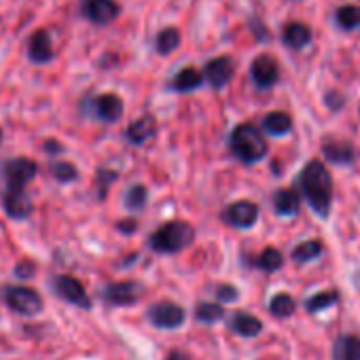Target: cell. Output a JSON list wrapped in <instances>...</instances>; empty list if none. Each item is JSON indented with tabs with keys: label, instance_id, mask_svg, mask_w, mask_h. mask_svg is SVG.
Segmentation results:
<instances>
[{
	"label": "cell",
	"instance_id": "obj_1",
	"mask_svg": "<svg viewBox=\"0 0 360 360\" xmlns=\"http://www.w3.org/2000/svg\"><path fill=\"white\" fill-rule=\"evenodd\" d=\"M301 189L316 214L326 217L333 202V178L320 161H309L301 172Z\"/></svg>",
	"mask_w": 360,
	"mask_h": 360
},
{
	"label": "cell",
	"instance_id": "obj_2",
	"mask_svg": "<svg viewBox=\"0 0 360 360\" xmlns=\"http://www.w3.org/2000/svg\"><path fill=\"white\" fill-rule=\"evenodd\" d=\"M231 150L238 159H242L244 163H255L261 161L267 153V142L263 138V134L252 125V123H242L233 129L231 134Z\"/></svg>",
	"mask_w": 360,
	"mask_h": 360
},
{
	"label": "cell",
	"instance_id": "obj_3",
	"mask_svg": "<svg viewBox=\"0 0 360 360\" xmlns=\"http://www.w3.org/2000/svg\"><path fill=\"white\" fill-rule=\"evenodd\" d=\"M0 299L5 301V305L20 316L32 318L43 311V297L37 288L32 286H22V284H7L0 290Z\"/></svg>",
	"mask_w": 360,
	"mask_h": 360
},
{
	"label": "cell",
	"instance_id": "obj_4",
	"mask_svg": "<svg viewBox=\"0 0 360 360\" xmlns=\"http://www.w3.org/2000/svg\"><path fill=\"white\" fill-rule=\"evenodd\" d=\"M193 227L185 221H172L165 223L163 227H159L153 238H150V246L157 252H178L185 246H189L193 242Z\"/></svg>",
	"mask_w": 360,
	"mask_h": 360
},
{
	"label": "cell",
	"instance_id": "obj_5",
	"mask_svg": "<svg viewBox=\"0 0 360 360\" xmlns=\"http://www.w3.org/2000/svg\"><path fill=\"white\" fill-rule=\"evenodd\" d=\"M39 163L28 157H15V159H5L0 163V178L5 180V189H26L28 183L37 178Z\"/></svg>",
	"mask_w": 360,
	"mask_h": 360
},
{
	"label": "cell",
	"instance_id": "obj_6",
	"mask_svg": "<svg viewBox=\"0 0 360 360\" xmlns=\"http://www.w3.org/2000/svg\"><path fill=\"white\" fill-rule=\"evenodd\" d=\"M49 286H51L53 295L60 297L62 301H66L70 305H77L81 309H89L91 307V299H89L85 286L77 278L66 276V274H58V276L51 278Z\"/></svg>",
	"mask_w": 360,
	"mask_h": 360
},
{
	"label": "cell",
	"instance_id": "obj_7",
	"mask_svg": "<svg viewBox=\"0 0 360 360\" xmlns=\"http://www.w3.org/2000/svg\"><path fill=\"white\" fill-rule=\"evenodd\" d=\"M79 13L94 26H108L119 18L121 7L117 0H81Z\"/></svg>",
	"mask_w": 360,
	"mask_h": 360
},
{
	"label": "cell",
	"instance_id": "obj_8",
	"mask_svg": "<svg viewBox=\"0 0 360 360\" xmlns=\"http://www.w3.org/2000/svg\"><path fill=\"white\" fill-rule=\"evenodd\" d=\"M278 77H280V66L276 62V58L263 53V56H257L250 64V79L252 83L259 87V89H269L278 83Z\"/></svg>",
	"mask_w": 360,
	"mask_h": 360
},
{
	"label": "cell",
	"instance_id": "obj_9",
	"mask_svg": "<svg viewBox=\"0 0 360 360\" xmlns=\"http://www.w3.org/2000/svg\"><path fill=\"white\" fill-rule=\"evenodd\" d=\"M3 208H5V214L13 221H26L28 217H32L34 212V204H32V198L28 195L26 189H5V195H3Z\"/></svg>",
	"mask_w": 360,
	"mask_h": 360
},
{
	"label": "cell",
	"instance_id": "obj_10",
	"mask_svg": "<svg viewBox=\"0 0 360 360\" xmlns=\"http://www.w3.org/2000/svg\"><path fill=\"white\" fill-rule=\"evenodd\" d=\"M233 75H236V64H233V60L229 56L212 58L204 66V79L214 89H223L225 85H229V81L233 79Z\"/></svg>",
	"mask_w": 360,
	"mask_h": 360
},
{
	"label": "cell",
	"instance_id": "obj_11",
	"mask_svg": "<svg viewBox=\"0 0 360 360\" xmlns=\"http://www.w3.org/2000/svg\"><path fill=\"white\" fill-rule=\"evenodd\" d=\"M89 108L96 119L104 123H115L123 115V100L117 94H100L89 102Z\"/></svg>",
	"mask_w": 360,
	"mask_h": 360
},
{
	"label": "cell",
	"instance_id": "obj_12",
	"mask_svg": "<svg viewBox=\"0 0 360 360\" xmlns=\"http://www.w3.org/2000/svg\"><path fill=\"white\" fill-rule=\"evenodd\" d=\"M150 322L157 328H178L185 322V309L176 305V303H157L153 305V309L148 311Z\"/></svg>",
	"mask_w": 360,
	"mask_h": 360
},
{
	"label": "cell",
	"instance_id": "obj_13",
	"mask_svg": "<svg viewBox=\"0 0 360 360\" xmlns=\"http://www.w3.org/2000/svg\"><path fill=\"white\" fill-rule=\"evenodd\" d=\"M56 51H53V43H51V34L41 28L34 30L28 39V58L32 64H49L53 60Z\"/></svg>",
	"mask_w": 360,
	"mask_h": 360
},
{
	"label": "cell",
	"instance_id": "obj_14",
	"mask_svg": "<svg viewBox=\"0 0 360 360\" xmlns=\"http://www.w3.org/2000/svg\"><path fill=\"white\" fill-rule=\"evenodd\" d=\"M108 305H131L140 297V284L136 282H115L108 284L102 292Z\"/></svg>",
	"mask_w": 360,
	"mask_h": 360
},
{
	"label": "cell",
	"instance_id": "obj_15",
	"mask_svg": "<svg viewBox=\"0 0 360 360\" xmlns=\"http://www.w3.org/2000/svg\"><path fill=\"white\" fill-rule=\"evenodd\" d=\"M225 221L233 227H240V229H248L257 223V217H259V208L257 204L252 202H236L231 204L227 210H225Z\"/></svg>",
	"mask_w": 360,
	"mask_h": 360
},
{
	"label": "cell",
	"instance_id": "obj_16",
	"mask_svg": "<svg viewBox=\"0 0 360 360\" xmlns=\"http://www.w3.org/2000/svg\"><path fill=\"white\" fill-rule=\"evenodd\" d=\"M309 41H311V30H309V26L303 24V22H290V24H286L284 30H282V43H284L288 49H297V51H299V49L307 47Z\"/></svg>",
	"mask_w": 360,
	"mask_h": 360
},
{
	"label": "cell",
	"instance_id": "obj_17",
	"mask_svg": "<svg viewBox=\"0 0 360 360\" xmlns=\"http://www.w3.org/2000/svg\"><path fill=\"white\" fill-rule=\"evenodd\" d=\"M204 72H200L193 66H187L180 70L174 79H172V89L180 91V94H187V91H195L204 85Z\"/></svg>",
	"mask_w": 360,
	"mask_h": 360
},
{
	"label": "cell",
	"instance_id": "obj_18",
	"mask_svg": "<svg viewBox=\"0 0 360 360\" xmlns=\"http://www.w3.org/2000/svg\"><path fill=\"white\" fill-rule=\"evenodd\" d=\"M157 131V123L150 115L140 117L138 121H134L127 129H125V138L131 144H144L146 140H150Z\"/></svg>",
	"mask_w": 360,
	"mask_h": 360
},
{
	"label": "cell",
	"instance_id": "obj_19",
	"mask_svg": "<svg viewBox=\"0 0 360 360\" xmlns=\"http://www.w3.org/2000/svg\"><path fill=\"white\" fill-rule=\"evenodd\" d=\"M333 360H360V337L343 335L335 341Z\"/></svg>",
	"mask_w": 360,
	"mask_h": 360
},
{
	"label": "cell",
	"instance_id": "obj_20",
	"mask_svg": "<svg viewBox=\"0 0 360 360\" xmlns=\"http://www.w3.org/2000/svg\"><path fill=\"white\" fill-rule=\"evenodd\" d=\"M301 206V200H299V193L292 191V189H280L276 191L274 195V208L278 214H284V217H290L299 210Z\"/></svg>",
	"mask_w": 360,
	"mask_h": 360
},
{
	"label": "cell",
	"instance_id": "obj_21",
	"mask_svg": "<svg viewBox=\"0 0 360 360\" xmlns=\"http://www.w3.org/2000/svg\"><path fill=\"white\" fill-rule=\"evenodd\" d=\"M335 24L337 28L352 32L360 28V7L356 5H343L335 11Z\"/></svg>",
	"mask_w": 360,
	"mask_h": 360
},
{
	"label": "cell",
	"instance_id": "obj_22",
	"mask_svg": "<svg viewBox=\"0 0 360 360\" xmlns=\"http://www.w3.org/2000/svg\"><path fill=\"white\" fill-rule=\"evenodd\" d=\"M231 328H233L236 333H240L242 337H255V335L261 333L263 324H261V320H257L255 316L244 314V311H238V314H233V318H231Z\"/></svg>",
	"mask_w": 360,
	"mask_h": 360
},
{
	"label": "cell",
	"instance_id": "obj_23",
	"mask_svg": "<svg viewBox=\"0 0 360 360\" xmlns=\"http://www.w3.org/2000/svg\"><path fill=\"white\" fill-rule=\"evenodd\" d=\"M180 45V32L174 26L163 28L157 37H155V49L159 56H169L172 51H176Z\"/></svg>",
	"mask_w": 360,
	"mask_h": 360
},
{
	"label": "cell",
	"instance_id": "obj_24",
	"mask_svg": "<svg viewBox=\"0 0 360 360\" xmlns=\"http://www.w3.org/2000/svg\"><path fill=\"white\" fill-rule=\"evenodd\" d=\"M263 127L267 134L271 136H284L290 131L292 127V119L284 112V110H276V112H269L265 119H263Z\"/></svg>",
	"mask_w": 360,
	"mask_h": 360
},
{
	"label": "cell",
	"instance_id": "obj_25",
	"mask_svg": "<svg viewBox=\"0 0 360 360\" xmlns=\"http://www.w3.org/2000/svg\"><path fill=\"white\" fill-rule=\"evenodd\" d=\"M322 153L326 155V159L335 161V163H349L354 159V150L347 142H324L322 144Z\"/></svg>",
	"mask_w": 360,
	"mask_h": 360
},
{
	"label": "cell",
	"instance_id": "obj_26",
	"mask_svg": "<svg viewBox=\"0 0 360 360\" xmlns=\"http://www.w3.org/2000/svg\"><path fill=\"white\" fill-rule=\"evenodd\" d=\"M51 176L58 180V183L66 185V183H75V180L79 178V172L70 161H53L51 163Z\"/></svg>",
	"mask_w": 360,
	"mask_h": 360
},
{
	"label": "cell",
	"instance_id": "obj_27",
	"mask_svg": "<svg viewBox=\"0 0 360 360\" xmlns=\"http://www.w3.org/2000/svg\"><path fill=\"white\" fill-rule=\"evenodd\" d=\"M282 263H284V257L278 248H265L259 257V267L265 271H276L282 267Z\"/></svg>",
	"mask_w": 360,
	"mask_h": 360
},
{
	"label": "cell",
	"instance_id": "obj_28",
	"mask_svg": "<svg viewBox=\"0 0 360 360\" xmlns=\"http://www.w3.org/2000/svg\"><path fill=\"white\" fill-rule=\"evenodd\" d=\"M269 309H271L274 316L286 318V316H290L295 311V301H292L290 295H276L271 299V303H269Z\"/></svg>",
	"mask_w": 360,
	"mask_h": 360
},
{
	"label": "cell",
	"instance_id": "obj_29",
	"mask_svg": "<svg viewBox=\"0 0 360 360\" xmlns=\"http://www.w3.org/2000/svg\"><path fill=\"white\" fill-rule=\"evenodd\" d=\"M337 299H339V295H337L335 290H326V292H318V295H314L305 305H307V309H309V311H322V309L330 307L333 303H337Z\"/></svg>",
	"mask_w": 360,
	"mask_h": 360
},
{
	"label": "cell",
	"instance_id": "obj_30",
	"mask_svg": "<svg viewBox=\"0 0 360 360\" xmlns=\"http://www.w3.org/2000/svg\"><path fill=\"white\" fill-rule=\"evenodd\" d=\"M320 252H322V246H320V242H314V240H309V242H303V244H299V246L292 250V257H295V261H311V259L320 257Z\"/></svg>",
	"mask_w": 360,
	"mask_h": 360
},
{
	"label": "cell",
	"instance_id": "obj_31",
	"mask_svg": "<svg viewBox=\"0 0 360 360\" xmlns=\"http://www.w3.org/2000/svg\"><path fill=\"white\" fill-rule=\"evenodd\" d=\"M225 314V307L223 305H214V303H202L198 307V320L200 322H206V324H212L217 320H221Z\"/></svg>",
	"mask_w": 360,
	"mask_h": 360
},
{
	"label": "cell",
	"instance_id": "obj_32",
	"mask_svg": "<svg viewBox=\"0 0 360 360\" xmlns=\"http://www.w3.org/2000/svg\"><path fill=\"white\" fill-rule=\"evenodd\" d=\"M146 204V189L142 185H134L127 193H125V206L131 210H140Z\"/></svg>",
	"mask_w": 360,
	"mask_h": 360
},
{
	"label": "cell",
	"instance_id": "obj_33",
	"mask_svg": "<svg viewBox=\"0 0 360 360\" xmlns=\"http://www.w3.org/2000/svg\"><path fill=\"white\" fill-rule=\"evenodd\" d=\"M15 276L22 278V280L34 278V276H37V263H34V261H28V259L20 261V263L15 265Z\"/></svg>",
	"mask_w": 360,
	"mask_h": 360
},
{
	"label": "cell",
	"instance_id": "obj_34",
	"mask_svg": "<svg viewBox=\"0 0 360 360\" xmlns=\"http://www.w3.org/2000/svg\"><path fill=\"white\" fill-rule=\"evenodd\" d=\"M115 178H117V174H115V172H110V169H100V172H98V189H100V200H104V198H106V189H108V185L112 183Z\"/></svg>",
	"mask_w": 360,
	"mask_h": 360
},
{
	"label": "cell",
	"instance_id": "obj_35",
	"mask_svg": "<svg viewBox=\"0 0 360 360\" xmlns=\"http://www.w3.org/2000/svg\"><path fill=\"white\" fill-rule=\"evenodd\" d=\"M43 150H45L47 155H60V153L64 150V146H62L58 140H53V138H47V140H45V144H43Z\"/></svg>",
	"mask_w": 360,
	"mask_h": 360
},
{
	"label": "cell",
	"instance_id": "obj_36",
	"mask_svg": "<svg viewBox=\"0 0 360 360\" xmlns=\"http://www.w3.org/2000/svg\"><path fill=\"white\" fill-rule=\"evenodd\" d=\"M219 297H221L223 301H233V299L238 297V290H236L233 286H221V288H219Z\"/></svg>",
	"mask_w": 360,
	"mask_h": 360
},
{
	"label": "cell",
	"instance_id": "obj_37",
	"mask_svg": "<svg viewBox=\"0 0 360 360\" xmlns=\"http://www.w3.org/2000/svg\"><path fill=\"white\" fill-rule=\"evenodd\" d=\"M117 227H119V231H123V233H131V231L136 229V223H134V221H121Z\"/></svg>",
	"mask_w": 360,
	"mask_h": 360
},
{
	"label": "cell",
	"instance_id": "obj_38",
	"mask_svg": "<svg viewBox=\"0 0 360 360\" xmlns=\"http://www.w3.org/2000/svg\"><path fill=\"white\" fill-rule=\"evenodd\" d=\"M167 360H189V356L183 354V352H172V354L167 356Z\"/></svg>",
	"mask_w": 360,
	"mask_h": 360
},
{
	"label": "cell",
	"instance_id": "obj_39",
	"mask_svg": "<svg viewBox=\"0 0 360 360\" xmlns=\"http://www.w3.org/2000/svg\"><path fill=\"white\" fill-rule=\"evenodd\" d=\"M0 142H3V129H0Z\"/></svg>",
	"mask_w": 360,
	"mask_h": 360
}]
</instances>
